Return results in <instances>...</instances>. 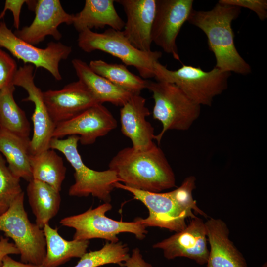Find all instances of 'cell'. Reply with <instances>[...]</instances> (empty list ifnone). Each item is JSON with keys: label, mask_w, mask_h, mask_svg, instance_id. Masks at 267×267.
<instances>
[{"label": "cell", "mask_w": 267, "mask_h": 267, "mask_svg": "<svg viewBox=\"0 0 267 267\" xmlns=\"http://www.w3.org/2000/svg\"><path fill=\"white\" fill-rule=\"evenodd\" d=\"M240 13L239 7L218 2L209 10L193 9L187 22L207 36L209 49L216 59L215 67L224 72L247 75L251 72V68L235 47L231 26Z\"/></svg>", "instance_id": "cell-1"}, {"label": "cell", "mask_w": 267, "mask_h": 267, "mask_svg": "<svg viewBox=\"0 0 267 267\" xmlns=\"http://www.w3.org/2000/svg\"><path fill=\"white\" fill-rule=\"evenodd\" d=\"M108 166L121 182L130 188L158 193L176 187L174 172L156 144L143 151L124 148L113 157Z\"/></svg>", "instance_id": "cell-2"}, {"label": "cell", "mask_w": 267, "mask_h": 267, "mask_svg": "<svg viewBox=\"0 0 267 267\" xmlns=\"http://www.w3.org/2000/svg\"><path fill=\"white\" fill-rule=\"evenodd\" d=\"M195 182L194 176H189L180 186L165 193L135 189L120 182H116L115 187L130 192L134 199L140 201L147 207L148 216L145 219L136 218L146 227H159L177 232L186 227L187 218L196 217L194 213L207 217L206 214L197 206L192 196Z\"/></svg>", "instance_id": "cell-3"}, {"label": "cell", "mask_w": 267, "mask_h": 267, "mask_svg": "<svg viewBox=\"0 0 267 267\" xmlns=\"http://www.w3.org/2000/svg\"><path fill=\"white\" fill-rule=\"evenodd\" d=\"M79 141V136L73 135L64 139L52 138L49 144V148L61 152L74 170L75 183L70 187L69 195L79 197L91 195L110 203L115 184L120 179L113 170L98 171L86 166L78 150Z\"/></svg>", "instance_id": "cell-4"}, {"label": "cell", "mask_w": 267, "mask_h": 267, "mask_svg": "<svg viewBox=\"0 0 267 267\" xmlns=\"http://www.w3.org/2000/svg\"><path fill=\"white\" fill-rule=\"evenodd\" d=\"M154 78L177 86L193 102L200 106H210L215 97L228 87L231 73L214 67L205 71L199 67L183 65L171 70L159 61L154 64Z\"/></svg>", "instance_id": "cell-5"}, {"label": "cell", "mask_w": 267, "mask_h": 267, "mask_svg": "<svg viewBox=\"0 0 267 267\" xmlns=\"http://www.w3.org/2000/svg\"><path fill=\"white\" fill-rule=\"evenodd\" d=\"M78 46L90 53L100 50L120 59L126 66L135 68L143 79L154 78V64L162 54L160 51L140 50L133 46L122 31L109 28L102 33L85 29L79 33Z\"/></svg>", "instance_id": "cell-6"}, {"label": "cell", "mask_w": 267, "mask_h": 267, "mask_svg": "<svg viewBox=\"0 0 267 267\" xmlns=\"http://www.w3.org/2000/svg\"><path fill=\"white\" fill-rule=\"evenodd\" d=\"M154 100L152 115L162 125L154 140L159 144L168 130L186 131L198 118L201 106L190 99L176 85L163 81H148L147 88Z\"/></svg>", "instance_id": "cell-7"}, {"label": "cell", "mask_w": 267, "mask_h": 267, "mask_svg": "<svg viewBox=\"0 0 267 267\" xmlns=\"http://www.w3.org/2000/svg\"><path fill=\"white\" fill-rule=\"evenodd\" d=\"M24 193L19 194L9 209L0 215V231L11 238L18 249L21 261L41 266L46 254L43 229L29 220L24 206Z\"/></svg>", "instance_id": "cell-8"}, {"label": "cell", "mask_w": 267, "mask_h": 267, "mask_svg": "<svg viewBox=\"0 0 267 267\" xmlns=\"http://www.w3.org/2000/svg\"><path fill=\"white\" fill-rule=\"evenodd\" d=\"M112 208L110 203H104L95 208L62 219L59 223L63 226L75 229L73 239L89 240L103 239L110 242H119L117 235L131 233L139 240L143 239L148 231L146 227L137 219L134 222L113 220L105 215Z\"/></svg>", "instance_id": "cell-9"}, {"label": "cell", "mask_w": 267, "mask_h": 267, "mask_svg": "<svg viewBox=\"0 0 267 267\" xmlns=\"http://www.w3.org/2000/svg\"><path fill=\"white\" fill-rule=\"evenodd\" d=\"M0 46L15 57L36 68L48 71L57 81L62 79L59 65L72 52L71 46L60 42H50L44 48H40L18 38L8 28L4 21L0 22Z\"/></svg>", "instance_id": "cell-10"}, {"label": "cell", "mask_w": 267, "mask_h": 267, "mask_svg": "<svg viewBox=\"0 0 267 267\" xmlns=\"http://www.w3.org/2000/svg\"><path fill=\"white\" fill-rule=\"evenodd\" d=\"M32 65L25 64L17 69L12 81L14 86L23 88L28 93V96L22 101H30L34 105L31 118L33 124V134L30 140L31 155L49 148L56 126L44 103L43 91L35 83Z\"/></svg>", "instance_id": "cell-11"}, {"label": "cell", "mask_w": 267, "mask_h": 267, "mask_svg": "<svg viewBox=\"0 0 267 267\" xmlns=\"http://www.w3.org/2000/svg\"><path fill=\"white\" fill-rule=\"evenodd\" d=\"M193 0H157L152 26V42L180 61L177 38L193 10Z\"/></svg>", "instance_id": "cell-12"}, {"label": "cell", "mask_w": 267, "mask_h": 267, "mask_svg": "<svg viewBox=\"0 0 267 267\" xmlns=\"http://www.w3.org/2000/svg\"><path fill=\"white\" fill-rule=\"evenodd\" d=\"M117 126L116 120L108 109L102 104H97L73 118L56 124L52 138L61 139L76 135L79 136L82 145H91Z\"/></svg>", "instance_id": "cell-13"}, {"label": "cell", "mask_w": 267, "mask_h": 267, "mask_svg": "<svg viewBox=\"0 0 267 267\" xmlns=\"http://www.w3.org/2000/svg\"><path fill=\"white\" fill-rule=\"evenodd\" d=\"M207 243L205 222L196 216L184 229L154 244L153 247L162 250L167 259L186 257L203 265L208 258Z\"/></svg>", "instance_id": "cell-14"}, {"label": "cell", "mask_w": 267, "mask_h": 267, "mask_svg": "<svg viewBox=\"0 0 267 267\" xmlns=\"http://www.w3.org/2000/svg\"><path fill=\"white\" fill-rule=\"evenodd\" d=\"M33 9L35 18L31 24L16 30L18 38L34 45L42 42L47 36L56 40L62 38L58 27L62 24H72L74 14L67 13L59 0H36Z\"/></svg>", "instance_id": "cell-15"}, {"label": "cell", "mask_w": 267, "mask_h": 267, "mask_svg": "<svg viewBox=\"0 0 267 267\" xmlns=\"http://www.w3.org/2000/svg\"><path fill=\"white\" fill-rule=\"evenodd\" d=\"M43 96L50 117L55 125L99 104L79 80L66 85L60 89L43 92Z\"/></svg>", "instance_id": "cell-16"}, {"label": "cell", "mask_w": 267, "mask_h": 267, "mask_svg": "<svg viewBox=\"0 0 267 267\" xmlns=\"http://www.w3.org/2000/svg\"><path fill=\"white\" fill-rule=\"evenodd\" d=\"M125 12L124 35L138 49L150 51L157 0H117Z\"/></svg>", "instance_id": "cell-17"}, {"label": "cell", "mask_w": 267, "mask_h": 267, "mask_svg": "<svg viewBox=\"0 0 267 267\" xmlns=\"http://www.w3.org/2000/svg\"><path fill=\"white\" fill-rule=\"evenodd\" d=\"M120 115L121 132L130 139L134 149L146 150L155 144L154 129L146 120L150 112L143 97L132 95L121 107Z\"/></svg>", "instance_id": "cell-18"}, {"label": "cell", "mask_w": 267, "mask_h": 267, "mask_svg": "<svg viewBox=\"0 0 267 267\" xmlns=\"http://www.w3.org/2000/svg\"><path fill=\"white\" fill-rule=\"evenodd\" d=\"M210 250L207 267H248L242 253L229 238V230L220 219L205 222Z\"/></svg>", "instance_id": "cell-19"}, {"label": "cell", "mask_w": 267, "mask_h": 267, "mask_svg": "<svg viewBox=\"0 0 267 267\" xmlns=\"http://www.w3.org/2000/svg\"><path fill=\"white\" fill-rule=\"evenodd\" d=\"M72 64L78 80L99 104L109 102L122 107L133 95L96 74L84 61L75 58Z\"/></svg>", "instance_id": "cell-20"}, {"label": "cell", "mask_w": 267, "mask_h": 267, "mask_svg": "<svg viewBox=\"0 0 267 267\" xmlns=\"http://www.w3.org/2000/svg\"><path fill=\"white\" fill-rule=\"evenodd\" d=\"M114 0H86L82 10L74 14L72 24L79 33L85 29L110 28L122 31L125 22L114 6Z\"/></svg>", "instance_id": "cell-21"}, {"label": "cell", "mask_w": 267, "mask_h": 267, "mask_svg": "<svg viewBox=\"0 0 267 267\" xmlns=\"http://www.w3.org/2000/svg\"><path fill=\"white\" fill-rule=\"evenodd\" d=\"M30 140L0 128V153L5 158L10 172L28 182L33 179Z\"/></svg>", "instance_id": "cell-22"}, {"label": "cell", "mask_w": 267, "mask_h": 267, "mask_svg": "<svg viewBox=\"0 0 267 267\" xmlns=\"http://www.w3.org/2000/svg\"><path fill=\"white\" fill-rule=\"evenodd\" d=\"M46 242V254L42 266L58 267L71 258H80L87 252L89 240H67L58 233L57 228L49 223L43 228Z\"/></svg>", "instance_id": "cell-23"}, {"label": "cell", "mask_w": 267, "mask_h": 267, "mask_svg": "<svg viewBox=\"0 0 267 267\" xmlns=\"http://www.w3.org/2000/svg\"><path fill=\"white\" fill-rule=\"evenodd\" d=\"M28 201L36 218V224L43 229L58 213L61 201L60 192L49 185L32 179L27 187Z\"/></svg>", "instance_id": "cell-24"}, {"label": "cell", "mask_w": 267, "mask_h": 267, "mask_svg": "<svg viewBox=\"0 0 267 267\" xmlns=\"http://www.w3.org/2000/svg\"><path fill=\"white\" fill-rule=\"evenodd\" d=\"M30 165L33 179L44 182L58 191L66 173L62 158L54 151L49 148L31 155Z\"/></svg>", "instance_id": "cell-25"}, {"label": "cell", "mask_w": 267, "mask_h": 267, "mask_svg": "<svg viewBox=\"0 0 267 267\" xmlns=\"http://www.w3.org/2000/svg\"><path fill=\"white\" fill-rule=\"evenodd\" d=\"M15 86L11 83L0 90V128L29 137L31 128L25 112L14 98Z\"/></svg>", "instance_id": "cell-26"}, {"label": "cell", "mask_w": 267, "mask_h": 267, "mask_svg": "<svg viewBox=\"0 0 267 267\" xmlns=\"http://www.w3.org/2000/svg\"><path fill=\"white\" fill-rule=\"evenodd\" d=\"M89 65L96 74L133 95L140 94L147 88L148 80L133 74L125 65L94 60H91Z\"/></svg>", "instance_id": "cell-27"}, {"label": "cell", "mask_w": 267, "mask_h": 267, "mask_svg": "<svg viewBox=\"0 0 267 267\" xmlns=\"http://www.w3.org/2000/svg\"><path fill=\"white\" fill-rule=\"evenodd\" d=\"M129 248L121 242H106L99 250L85 253L72 267H98L110 264L123 267L129 257Z\"/></svg>", "instance_id": "cell-28"}, {"label": "cell", "mask_w": 267, "mask_h": 267, "mask_svg": "<svg viewBox=\"0 0 267 267\" xmlns=\"http://www.w3.org/2000/svg\"><path fill=\"white\" fill-rule=\"evenodd\" d=\"M20 180L10 172L0 153V215L9 209L16 197L23 192Z\"/></svg>", "instance_id": "cell-29"}, {"label": "cell", "mask_w": 267, "mask_h": 267, "mask_svg": "<svg viewBox=\"0 0 267 267\" xmlns=\"http://www.w3.org/2000/svg\"><path fill=\"white\" fill-rule=\"evenodd\" d=\"M17 69V64L14 59L0 49V90L12 83Z\"/></svg>", "instance_id": "cell-30"}, {"label": "cell", "mask_w": 267, "mask_h": 267, "mask_svg": "<svg viewBox=\"0 0 267 267\" xmlns=\"http://www.w3.org/2000/svg\"><path fill=\"white\" fill-rule=\"evenodd\" d=\"M219 2L249 9L255 12L260 20L267 18V0H220Z\"/></svg>", "instance_id": "cell-31"}, {"label": "cell", "mask_w": 267, "mask_h": 267, "mask_svg": "<svg viewBox=\"0 0 267 267\" xmlns=\"http://www.w3.org/2000/svg\"><path fill=\"white\" fill-rule=\"evenodd\" d=\"M27 2L28 0H6L3 9L0 13L1 20L4 16L6 11L10 10L13 16V26L16 30H19L21 9L24 3Z\"/></svg>", "instance_id": "cell-32"}, {"label": "cell", "mask_w": 267, "mask_h": 267, "mask_svg": "<svg viewBox=\"0 0 267 267\" xmlns=\"http://www.w3.org/2000/svg\"><path fill=\"white\" fill-rule=\"evenodd\" d=\"M152 267V265L146 262L138 248L132 250V253L124 262L123 267Z\"/></svg>", "instance_id": "cell-33"}, {"label": "cell", "mask_w": 267, "mask_h": 267, "mask_svg": "<svg viewBox=\"0 0 267 267\" xmlns=\"http://www.w3.org/2000/svg\"><path fill=\"white\" fill-rule=\"evenodd\" d=\"M20 254L19 251L15 244L9 242L7 237H0V267L2 265V260L6 255Z\"/></svg>", "instance_id": "cell-34"}, {"label": "cell", "mask_w": 267, "mask_h": 267, "mask_svg": "<svg viewBox=\"0 0 267 267\" xmlns=\"http://www.w3.org/2000/svg\"><path fill=\"white\" fill-rule=\"evenodd\" d=\"M1 267H44L43 266H36L30 264L24 263L15 260L9 255H6L2 260Z\"/></svg>", "instance_id": "cell-35"}, {"label": "cell", "mask_w": 267, "mask_h": 267, "mask_svg": "<svg viewBox=\"0 0 267 267\" xmlns=\"http://www.w3.org/2000/svg\"><path fill=\"white\" fill-rule=\"evenodd\" d=\"M262 267H267V262L265 263Z\"/></svg>", "instance_id": "cell-36"}, {"label": "cell", "mask_w": 267, "mask_h": 267, "mask_svg": "<svg viewBox=\"0 0 267 267\" xmlns=\"http://www.w3.org/2000/svg\"><path fill=\"white\" fill-rule=\"evenodd\" d=\"M0 20H1V19H0Z\"/></svg>", "instance_id": "cell-37"}]
</instances>
